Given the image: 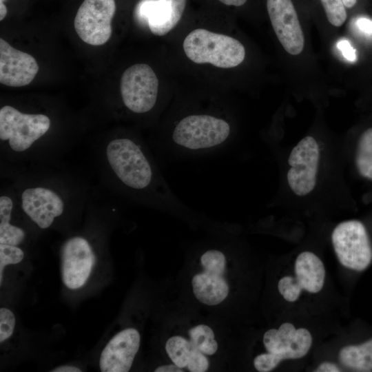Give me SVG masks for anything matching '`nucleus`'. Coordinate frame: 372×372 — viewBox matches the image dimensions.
Listing matches in <instances>:
<instances>
[{
  "instance_id": "nucleus-28",
  "label": "nucleus",
  "mask_w": 372,
  "mask_h": 372,
  "mask_svg": "<svg viewBox=\"0 0 372 372\" xmlns=\"http://www.w3.org/2000/svg\"><path fill=\"white\" fill-rule=\"evenodd\" d=\"M227 6H241L245 4L247 0H218Z\"/></svg>"
},
{
  "instance_id": "nucleus-4",
  "label": "nucleus",
  "mask_w": 372,
  "mask_h": 372,
  "mask_svg": "<svg viewBox=\"0 0 372 372\" xmlns=\"http://www.w3.org/2000/svg\"><path fill=\"white\" fill-rule=\"evenodd\" d=\"M1 177L11 184L23 214L42 229L85 208L92 190L87 180L64 165H1Z\"/></svg>"
},
{
  "instance_id": "nucleus-24",
  "label": "nucleus",
  "mask_w": 372,
  "mask_h": 372,
  "mask_svg": "<svg viewBox=\"0 0 372 372\" xmlns=\"http://www.w3.org/2000/svg\"><path fill=\"white\" fill-rule=\"evenodd\" d=\"M337 48L342 52L343 56L349 61L353 62L357 59L356 51L347 39L340 40L337 43Z\"/></svg>"
},
{
  "instance_id": "nucleus-3",
  "label": "nucleus",
  "mask_w": 372,
  "mask_h": 372,
  "mask_svg": "<svg viewBox=\"0 0 372 372\" xmlns=\"http://www.w3.org/2000/svg\"><path fill=\"white\" fill-rule=\"evenodd\" d=\"M234 329L182 300L169 281L161 313L162 360L180 372L227 371L235 359Z\"/></svg>"
},
{
  "instance_id": "nucleus-5",
  "label": "nucleus",
  "mask_w": 372,
  "mask_h": 372,
  "mask_svg": "<svg viewBox=\"0 0 372 372\" xmlns=\"http://www.w3.org/2000/svg\"><path fill=\"white\" fill-rule=\"evenodd\" d=\"M232 133L230 123L210 113L180 118L164 136L149 145L159 164L198 158L225 151Z\"/></svg>"
},
{
  "instance_id": "nucleus-15",
  "label": "nucleus",
  "mask_w": 372,
  "mask_h": 372,
  "mask_svg": "<svg viewBox=\"0 0 372 372\" xmlns=\"http://www.w3.org/2000/svg\"><path fill=\"white\" fill-rule=\"evenodd\" d=\"M141 336L135 327H127L117 333L106 344L100 357L103 372H127L141 347Z\"/></svg>"
},
{
  "instance_id": "nucleus-14",
  "label": "nucleus",
  "mask_w": 372,
  "mask_h": 372,
  "mask_svg": "<svg viewBox=\"0 0 372 372\" xmlns=\"http://www.w3.org/2000/svg\"><path fill=\"white\" fill-rule=\"evenodd\" d=\"M267 9L273 30L290 54H299L304 48V35L291 0H267Z\"/></svg>"
},
{
  "instance_id": "nucleus-25",
  "label": "nucleus",
  "mask_w": 372,
  "mask_h": 372,
  "mask_svg": "<svg viewBox=\"0 0 372 372\" xmlns=\"http://www.w3.org/2000/svg\"><path fill=\"white\" fill-rule=\"evenodd\" d=\"M357 29L368 36H372V19L366 17L358 18L355 21Z\"/></svg>"
},
{
  "instance_id": "nucleus-2",
  "label": "nucleus",
  "mask_w": 372,
  "mask_h": 372,
  "mask_svg": "<svg viewBox=\"0 0 372 372\" xmlns=\"http://www.w3.org/2000/svg\"><path fill=\"white\" fill-rule=\"evenodd\" d=\"M201 232L185 244L183 264L173 288L182 300L234 329L240 280L233 226L224 223Z\"/></svg>"
},
{
  "instance_id": "nucleus-17",
  "label": "nucleus",
  "mask_w": 372,
  "mask_h": 372,
  "mask_svg": "<svg viewBox=\"0 0 372 372\" xmlns=\"http://www.w3.org/2000/svg\"><path fill=\"white\" fill-rule=\"evenodd\" d=\"M185 5L186 0H143L136 14L147 22L152 33L163 36L180 20Z\"/></svg>"
},
{
  "instance_id": "nucleus-9",
  "label": "nucleus",
  "mask_w": 372,
  "mask_h": 372,
  "mask_svg": "<svg viewBox=\"0 0 372 372\" xmlns=\"http://www.w3.org/2000/svg\"><path fill=\"white\" fill-rule=\"evenodd\" d=\"M331 242L340 263L350 269L362 271L372 260V247L364 225L359 220L339 223L331 234Z\"/></svg>"
},
{
  "instance_id": "nucleus-21",
  "label": "nucleus",
  "mask_w": 372,
  "mask_h": 372,
  "mask_svg": "<svg viewBox=\"0 0 372 372\" xmlns=\"http://www.w3.org/2000/svg\"><path fill=\"white\" fill-rule=\"evenodd\" d=\"M328 21L334 26H341L347 19L345 6L342 0H320Z\"/></svg>"
},
{
  "instance_id": "nucleus-8",
  "label": "nucleus",
  "mask_w": 372,
  "mask_h": 372,
  "mask_svg": "<svg viewBox=\"0 0 372 372\" xmlns=\"http://www.w3.org/2000/svg\"><path fill=\"white\" fill-rule=\"evenodd\" d=\"M120 92L122 103L130 113L146 114L156 106L158 80L149 65L136 63L123 72Z\"/></svg>"
},
{
  "instance_id": "nucleus-12",
  "label": "nucleus",
  "mask_w": 372,
  "mask_h": 372,
  "mask_svg": "<svg viewBox=\"0 0 372 372\" xmlns=\"http://www.w3.org/2000/svg\"><path fill=\"white\" fill-rule=\"evenodd\" d=\"M295 277L285 276L278 282L280 294L287 302H293L302 291L316 293L321 291L325 280V269L322 261L314 253H300L294 263Z\"/></svg>"
},
{
  "instance_id": "nucleus-23",
  "label": "nucleus",
  "mask_w": 372,
  "mask_h": 372,
  "mask_svg": "<svg viewBox=\"0 0 372 372\" xmlns=\"http://www.w3.org/2000/svg\"><path fill=\"white\" fill-rule=\"evenodd\" d=\"M15 326V318L8 309H0V342L8 339L12 334Z\"/></svg>"
},
{
  "instance_id": "nucleus-16",
  "label": "nucleus",
  "mask_w": 372,
  "mask_h": 372,
  "mask_svg": "<svg viewBox=\"0 0 372 372\" xmlns=\"http://www.w3.org/2000/svg\"><path fill=\"white\" fill-rule=\"evenodd\" d=\"M39 65L30 54L12 47L0 39V83L9 87L30 84L39 72Z\"/></svg>"
},
{
  "instance_id": "nucleus-26",
  "label": "nucleus",
  "mask_w": 372,
  "mask_h": 372,
  "mask_svg": "<svg viewBox=\"0 0 372 372\" xmlns=\"http://www.w3.org/2000/svg\"><path fill=\"white\" fill-rule=\"evenodd\" d=\"M316 372H339L341 369L334 363L325 362L321 363L314 371Z\"/></svg>"
},
{
  "instance_id": "nucleus-22",
  "label": "nucleus",
  "mask_w": 372,
  "mask_h": 372,
  "mask_svg": "<svg viewBox=\"0 0 372 372\" xmlns=\"http://www.w3.org/2000/svg\"><path fill=\"white\" fill-rule=\"evenodd\" d=\"M24 257L23 251L17 246L0 244V284L3 281V271L5 267L10 264L20 262Z\"/></svg>"
},
{
  "instance_id": "nucleus-20",
  "label": "nucleus",
  "mask_w": 372,
  "mask_h": 372,
  "mask_svg": "<svg viewBox=\"0 0 372 372\" xmlns=\"http://www.w3.org/2000/svg\"><path fill=\"white\" fill-rule=\"evenodd\" d=\"M355 163L359 173L372 180V128L364 131L359 138Z\"/></svg>"
},
{
  "instance_id": "nucleus-6",
  "label": "nucleus",
  "mask_w": 372,
  "mask_h": 372,
  "mask_svg": "<svg viewBox=\"0 0 372 372\" xmlns=\"http://www.w3.org/2000/svg\"><path fill=\"white\" fill-rule=\"evenodd\" d=\"M264 351L257 353L252 364L258 372H269L285 360L299 359L305 356L312 344V335L304 328L296 329L289 322L278 328L266 330L262 336Z\"/></svg>"
},
{
  "instance_id": "nucleus-30",
  "label": "nucleus",
  "mask_w": 372,
  "mask_h": 372,
  "mask_svg": "<svg viewBox=\"0 0 372 372\" xmlns=\"http://www.w3.org/2000/svg\"><path fill=\"white\" fill-rule=\"evenodd\" d=\"M342 1L344 6L348 8H351L353 7L357 2V0H342Z\"/></svg>"
},
{
  "instance_id": "nucleus-13",
  "label": "nucleus",
  "mask_w": 372,
  "mask_h": 372,
  "mask_svg": "<svg viewBox=\"0 0 372 372\" xmlns=\"http://www.w3.org/2000/svg\"><path fill=\"white\" fill-rule=\"evenodd\" d=\"M62 279L66 287L76 289L87 280L96 262V256L89 240L74 236L67 239L61 249Z\"/></svg>"
},
{
  "instance_id": "nucleus-11",
  "label": "nucleus",
  "mask_w": 372,
  "mask_h": 372,
  "mask_svg": "<svg viewBox=\"0 0 372 372\" xmlns=\"http://www.w3.org/2000/svg\"><path fill=\"white\" fill-rule=\"evenodd\" d=\"M319 146L316 139L307 136L292 149L288 157L289 168L287 180L297 196H304L314 189L318 171Z\"/></svg>"
},
{
  "instance_id": "nucleus-18",
  "label": "nucleus",
  "mask_w": 372,
  "mask_h": 372,
  "mask_svg": "<svg viewBox=\"0 0 372 372\" xmlns=\"http://www.w3.org/2000/svg\"><path fill=\"white\" fill-rule=\"evenodd\" d=\"M17 198L11 184L1 179L0 192V244L18 247L25 238L24 229L11 223L12 209Z\"/></svg>"
},
{
  "instance_id": "nucleus-29",
  "label": "nucleus",
  "mask_w": 372,
  "mask_h": 372,
  "mask_svg": "<svg viewBox=\"0 0 372 372\" xmlns=\"http://www.w3.org/2000/svg\"><path fill=\"white\" fill-rule=\"evenodd\" d=\"M5 0H0V21H2L6 17L8 10L4 4Z\"/></svg>"
},
{
  "instance_id": "nucleus-1",
  "label": "nucleus",
  "mask_w": 372,
  "mask_h": 372,
  "mask_svg": "<svg viewBox=\"0 0 372 372\" xmlns=\"http://www.w3.org/2000/svg\"><path fill=\"white\" fill-rule=\"evenodd\" d=\"M91 151L99 185L115 198L165 213L196 231L218 224L176 195L151 147L137 135L113 134L91 146Z\"/></svg>"
},
{
  "instance_id": "nucleus-10",
  "label": "nucleus",
  "mask_w": 372,
  "mask_h": 372,
  "mask_svg": "<svg viewBox=\"0 0 372 372\" xmlns=\"http://www.w3.org/2000/svg\"><path fill=\"white\" fill-rule=\"evenodd\" d=\"M115 11L114 0H84L74 18L76 32L87 44L103 45L111 37Z\"/></svg>"
},
{
  "instance_id": "nucleus-19",
  "label": "nucleus",
  "mask_w": 372,
  "mask_h": 372,
  "mask_svg": "<svg viewBox=\"0 0 372 372\" xmlns=\"http://www.w3.org/2000/svg\"><path fill=\"white\" fill-rule=\"evenodd\" d=\"M340 363L357 371H372V338L360 344L342 348L338 354Z\"/></svg>"
},
{
  "instance_id": "nucleus-7",
  "label": "nucleus",
  "mask_w": 372,
  "mask_h": 372,
  "mask_svg": "<svg viewBox=\"0 0 372 372\" xmlns=\"http://www.w3.org/2000/svg\"><path fill=\"white\" fill-rule=\"evenodd\" d=\"M184 52L196 63H210L220 68L240 65L245 56L243 45L237 39L205 29L189 32L183 41Z\"/></svg>"
},
{
  "instance_id": "nucleus-27",
  "label": "nucleus",
  "mask_w": 372,
  "mask_h": 372,
  "mask_svg": "<svg viewBox=\"0 0 372 372\" xmlns=\"http://www.w3.org/2000/svg\"><path fill=\"white\" fill-rule=\"evenodd\" d=\"M52 372H81V370L76 366L63 365L51 370Z\"/></svg>"
}]
</instances>
